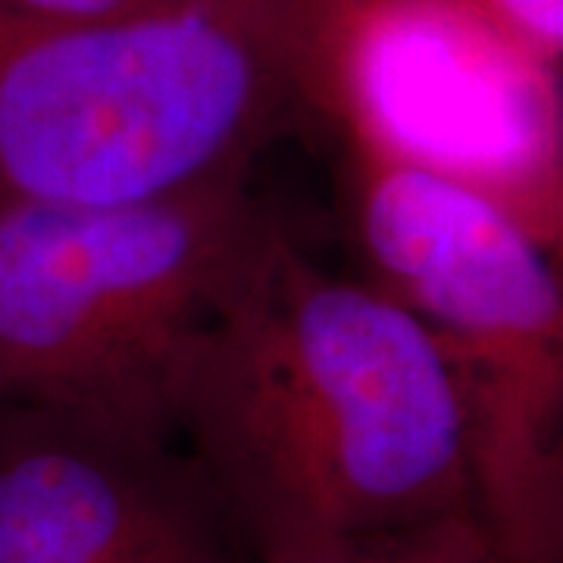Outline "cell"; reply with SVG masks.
<instances>
[{
    "label": "cell",
    "instance_id": "cell-1",
    "mask_svg": "<svg viewBox=\"0 0 563 563\" xmlns=\"http://www.w3.org/2000/svg\"><path fill=\"white\" fill-rule=\"evenodd\" d=\"M163 404L254 563L473 504L461 388L432 332L285 225L185 342Z\"/></svg>",
    "mask_w": 563,
    "mask_h": 563
},
{
    "label": "cell",
    "instance_id": "cell-2",
    "mask_svg": "<svg viewBox=\"0 0 563 563\" xmlns=\"http://www.w3.org/2000/svg\"><path fill=\"white\" fill-rule=\"evenodd\" d=\"M317 0L57 20L0 0V210L151 201L247 179L317 122Z\"/></svg>",
    "mask_w": 563,
    "mask_h": 563
},
{
    "label": "cell",
    "instance_id": "cell-3",
    "mask_svg": "<svg viewBox=\"0 0 563 563\" xmlns=\"http://www.w3.org/2000/svg\"><path fill=\"white\" fill-rule=\"evenodd\" d=\"M363 282L432 332L466 413L473 507L517 563H563L558 257L461 181L342 141Z\"/></svg>",
    "mask_w": 563,
    "mask_h": 563
},
{
    "label": "cell",
    "instance_id": "cell-4",
    "mask_svg": "<svg viewBox=\"0 0 563 563\" xmlns=\"http://www.w3.org/2000/svg\"><path fill=\"white\" fill-rule=\"evenodd\" d=\"M279 229L247 179L107 207H3L0 401L101 404L169 426L173 363Z\"/></svg>",
    "mask_w": 563,
    "mask_h": 563
},
{
    "label": "cell",
    "instance_id": "cell-5",
    "mask_svg": "<svg viewBox=\"0 0 563 563\" xmlns=\"http://www.w3.org/2000/svg\"><path fill=\"white\" fill-rule=\"evenodd\" d=\"M317 122L454 179L561 251V69L442 0H317Z\"/></svg>",
    "mask_w": 563,
    "mask_h": 563
},
{
    "label": "cell",
    "instance_id": "cell-6",
    "mask_svg": "<svg viewBox=\"0 0 563 563\" xmlns=\"http://www.w3.org/2000/svg\"><path fill=\"white\" fill-rule=\"evenodd\" d=\"M217 523L169 426L101 404L0 401V563H110Z\"/></svg>",
    "mask_w": 563,
    "mask_h": 563
},
{
    "label": "cell",
    "instance_id": "cell-7",
    "mask_svg": "<svg viewBox=\"0 0 563 563\" xmlns=\"http://www.w3.org/2000/svg\"><path fill=\"white\" fill-rule=\"evenodd\" d=\"M257 563H517L473 504L420 523L310 544Z\"/></svg>",
    "mask_w": 563,
    "mask_h": 563
},
{
    "label": "cell",
    "instance_id": "cell-8",
    "mask_svg": "<svg viewBox=\"0 0 563 563\" xmlns=\"http://www.w3.org/2000/svg\"><path fill=\"white\" fill-rule=\"evenodd\" d=\"M542 66H563V0H442Z\"/></svg>",
    "mask_w": 563,
    "mask_h": 563
},
{
    "label": "cell",
    "instance_id": "cell-9",
    "mask_svg": "<svg viewBox=\"0 0 563 563\" xmlns=\"http://www.w3.org/2000/svg\"><path fill=\"white\" fill-rule=\"evenodd\" d=\"M110 563H254L225 523L201 526L139 548Z\"/></svg>",
    "mask_w": 563,
    "mask_h": 563
},
{
    "label": "cell",
    "instance_id": "cell-10",
    "mask_svg": "<svg viewBox=\"0 0 563 563\" xmlns=\"http://www.w3.org/2000/svg\"><path fill=\"white\" fill-rule=\"evenodd\" d=\"M3 3L57 20H132V16L176 10L195 0H3Z\"/></svg>",
    "mask_w": 563,
    "mask_h": 563
}]
</instances>
